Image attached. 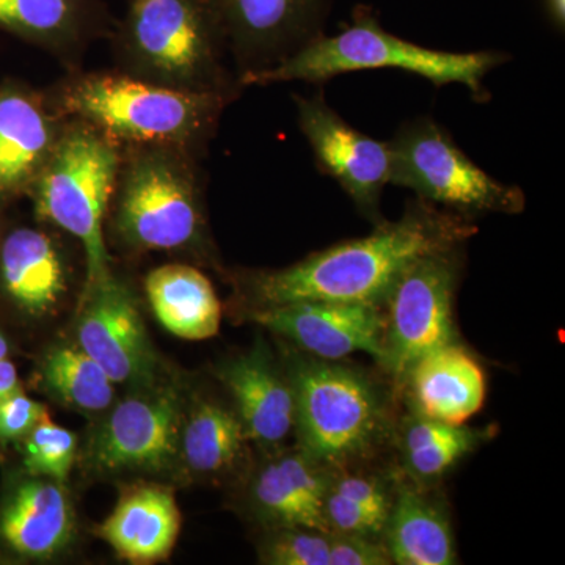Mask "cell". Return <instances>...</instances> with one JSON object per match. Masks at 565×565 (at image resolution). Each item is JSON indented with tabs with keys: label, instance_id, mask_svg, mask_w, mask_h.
Instances as JSON below:
<instances>
[{
	"label": "cell",
	"instance_id": "cell-16",
	"mask_svg": "<svg viewBox=\"0 0 565 565\" xmlns=\"http://www.w3.org/2000/svg\"><path fill=\"white\" fill-rule=\"evenodd\" d=\"M115 20L104 0H0V31L79 70L95 41L109 39Z\"/></svg>",
	"mask_w": 565,
	"mask_h": 565
},
{
	"label": "cell",
	"instance_id": "cell-18",
	"mask_svg": "<svg viewBox=\"0 0 565 565\" xmlns=\"http://www.w3.org/2000/svg\"><path fill=\"white\" fill-rule=\"evenodd\" d=\"M403 384L415 414L446 424H463L486 401V374L462 345H441L408 370Z\"/></svg>",
	"mask_w": 565,
	"mask_h": 565
},
{
	"label": "cell",
	"instance_id": "cell-23",
	"mask_svg": "<svg viewBox=\"0 0 565 565\" xmlns=\"http://www.w3.org/2000/svg\"><path fill=\"white\" fill-rule=\"evenodd\" d=\"M145 291L159 322L184 340L200 341L217 334L222 307L214 286L189 264H166L152 269Z\"/></svg>",
	"mask_w": 565,
	"mask_h": 565
},
{
	"label": "cell",
	"instance_id": "cell-30",
	"mask_svg": "<svg viewBox=\"0 0 565 565\" xmlns=\"http://www.w3.org/2000/svg\"><path fill=\"white\" fill-rule=\"evenodd\" d=\"M323 522H326L327 533L367 535V537L379 539L384 534L386 525L384 516L374 514L355 501L334 492L330 486L323 500Z\"/></svg>",
	"mask_w": 565,
	"mask_h": 565
},
{
	"label": "cell",
	"instance_id": "cell-19",
	"mask_svg": "<svg viewBox=\"0 0 565 565\" xmlns=\"http://www.w3.org/2000/svg\"><path fill=\"white\" fill-rule=\"evenodd\" d=\"M0 282L22 310L47 313L68 289L65 259L57 243L43 230H13L0 245Z\"/></svg>",
	"mask_w": 565,
	"mask_h": 565
},
{
	"label": "cell",
	"instance_id": "cell-32",
	"mask_svg": "<svg viewBox=\"0 0 565 565\" xmlns=\"http://www.w3.org/2000/svg\"><path fill=\"white\" fill-rule=\"evenodd\" d=\"M330 489L363 505L367 511L388 519L393 498L390 497L385 486L379 479L367 478L363 475L332 476Z\"/></svg>",
	"mask_w": 565,
	"mask_h": 565
},
{
	"label": "cell",
	"instance_id": "cell-22",
	"mask_svg": "<svg viewBox=\"0 0 565 565\" xmlns=\"http://www.w3.org/2000/svg\"><path fill=\"white\" fill-rule=\"evenodd\" d=\"M73 526L68 497L51 481L24 482L0 514V535L22 556H54L68 544Z\"/></svg>",
	"mask_w": 565,
	"mask_h": 565
},
{
	"label": "cell",
	"instance_id": "cell-8",
	"mask_svg": "<svg viewBox=\"0 0 565 565\" xmlns=\"http://www.w3.org/2000/svg\"><path fill=\"white\" fill-rule=\"evenodd\" d=\"M390 184L411 189L424 202L470 218L525 211V192L490 177L433 118L405 122L390 140Z\"/></svg>",
	"mask_w": 565,
	"mask_h": 565
},
{
	"label": "cell",
	"instance_id": "cell-13",
	"mask_svg": "<svg viewBox=\"0 0 565 565\" xmlns=\"http://www.w3.org/2000/svg\"><path fill=\"white\" fill-rule=\"evenodd\" d=\"M182 433L180 396L154 390L122 401L88 445L96 470H161L177 457Z\"/></svg>",
	"mask_w": 565,
	"mask_h": 565
},
{
	"label": "cell",
	"instance_id": "cell-5",
	"mask_svg": "<svg viewBox=\"0 0 565 565\" xmlns=\"http://www.w3.org/2000/svg\"><path fill=\"white\" fill-rule=\"evenodd\" d=\"M508 62L503 52H448L419 46L386 32L375 14L359 7L353 22L337 35H319L274 68L248 82L255 85L303 81L321 84L340 74L366 70H401L433 82L437 87L460 84L484 99L487 74Z\"/></svg>",
	"mask_w": 565,
	"mask_h": 565
},
{
	"label": "cell",
	"instance_id": "cell-21",
	"mask_svg": "<svg viewBox=\"0 0 565 565\" xmlns=\"http://www.w3.org/2000/svg\"><path fill=\"white\" fill-rule=\"evenodd\" d=\"M382 535L393 564H457L455 533L444 505L416 486H399Z\"/></svg>",
	"mask_w": 565,
	"mask_h": 565
},
{
	"label": "cell",
	"instance_id": "cell-9",
	"mask_svg": "<svg viewBox=\"0 0 565 565\" xmlns=\"http://www.w3.org/2000/svg\"><path fill=\"white\" fill-rule=\"evenodd\" d=\"M463 245L427 253L399 275L384 305V367L404 382L427 352L456 343L455 297Z\"/></svg>",
	"mask_w": 565,
	"mask_h": 565
},
{
	"label": "cell",
	"instance_id": "cell-6",
	"mask_svg": "<svg viewBox=\"0 0 565 565\" xmlns=\"http://www.w3.org/2000/svg\"><path fill=\"white\" fill-rule=\"evenodd\" d=\"M122 148L88 122L68 118L51 158L33 182L39 221L76 237L85 253V289L111 273L104 223L117 184Z\"/></svg>",
	"mask_w": 565,
	"mask_h": 565
},
{
	"label": "cell",
	"instance_id": "cell-20",
	"mask_svg": "<svg viewBox=\"0 0 565 565\" xmlns=\"http://www.w3.org/2000/svg\"><path fill=\"white\" fill-rule=\"evenodd\" d=\"M181 515L173 493L147 486L121 498L99 527V535L125 559L151 564L166 559L180 534Z\"/></svg>",
	"mask_w": 565,
	"mask_h": 565
},
{
	"label": "cell",
	"instance_id": "cell-28",
	"mask_svg": "<svg viewBox=\"0 0 565 565\" xmlns=\"http://www.w3.org/2000/svg\"><path fill=\"white\" fill-rule=\"evenodd\" d=\"M76 435L51 423L50 418L25 435L24 467L32 476H43L63 482L76 459Z\"/></svg>",
	"mask_w": 565,
	"mask_h": 565
},
{
	"label": "cell",
	"instance_id": "cell-37",
	"mask_svg": "<svg viewBox=\"0 0 565 565\" xmlns=\"http://www.w3.org/2000/svg\"><path fill=\"white\" fill-rule=\"evenodd\" d=\"M0 203H2V202H0Z\"/></svg>",
	"mask_w": 565,
	"mask_h": 565
},
{
	"label": "cell",
	"instance_id": "cell-11",
	"mask_svg": "<svg viewBox=\"0 0 565 565\" xmlns=\"http://www.w3.org/2000/svg\"><path fill=\"white\" fill-rule=\"evenodd\" d=\"M297 122L313 150L319 170L333 178L356 210L377 225L381 200L392 180V148L352 128L327 104L322 93L294 96Z\"/></svg>",
	"mask_w": 565,
	"mask_h": 565
},
{
	"label": "cell",
	"instance_id": "cell-26",
	"mask_svg": "<svg viewBox=\"0 0 565 565\" xmlns=\"http://www.w3.org/2000/svg\"><path fill=\"white\" fill-rule=\"evenodd\" d=\"M43 381L57 399L81 411H104L114 401V382L82 349L58 348L47 353Z\"/></svg>",
	"mask_w": 565,
	"mask_h": 565
},
{
	"label": "cell",
	"instance_id": "cell-4",
	"mask_svg": "<svg viewBox=\"0 0 565 565\" xmlns=\"http://www.w3.org/2000/svg\"><path fill=\"white\" fill-rule=\"evenodd\" d=\"M200 156L169 145L122 148L106 221L134 252L196 248L204 241Z\"/></svg>",
	"mask_w": 565,
	"mask_h": 565
},
{
	"label": "cell",
	"instance_id": "cell-33",
	"mask_svg": "<svg viewBox=\"0 0 565 565\" xmlns=\"http://www.w3.org/2000/svg\"><path fill=\"white\" fill-rule=\"evenodd\" d=\"M46 416L43 405L29 399L21 392L13 393L0 405V438L17 440L25 437Z\"/></svg>",
	"mask_w": 565,
	"mask_h": 565
},
{
	"label": "cell",
	"instance_id": "cell-17",
	"mask_svg": "<svg viewBox=\"0 0 565 565\" xmlns=\"http://www.w3.org/2000/svg\"><path fill=\"white\" fill-rule=\"evenodd\" d=\"M218 375L236 401L248 440L275 446L296 429L291 381L278 370L264 344L223 364Z\"/></svg>",
	"mask_w": 565,
	"mask_h": 565
},
{
	"label": "cell",
	"instance_id": "cell-35",
	"mask_svg": "<svg viewBox=\"0 0 565 565\" xmlns=\"http://www.w3.org/2000/svg\"><path fill=\"white\" fill-rule=\"evenodd\" d=\"M545 13L548 21L557 29L564 31L565 0H544Z\"/></svg>",
	"mask_w": 565,
	"mask_h": 565
},
{
	"label": "cell",
	"instance_id": "cell-7",
	"mask_svg": "<svg viewBox=\"0 0 565 565\" xmlns=\"http://www.w3.org/2000/svg\"><path fill=\"white\" fill-rule=\"evenodd\" d=\"M289 381L296 401L300 449L338 467L373 451L388 433V405L370 375L321 359L292 360Z\"/></svg>",
	"mask_w": 565,
	"mask_h": 565
},
{
	"label": "cell",
	"instance_id": "cell-25",
	"mask_svg": "<svg viewBox=\"0 0 565 565\" xmlns=\"http://www.w3.org/2000/svg\"><path fill=\"white\" fill-rule=\"evenodd\" d=\"M182 455L196 473L232 470L243 457L245 435L239 416L221 404L202 403L182 426Z\"/></svg>",
	"mask_w": 565,
	"mask_h": 565
},
{
	"label": "cell",
	"instance_id": "cell-36",
	"mask_svg": "<svg viewBox=\"0 0 565 565\" xmlns=\"http://www.w3.org/2000/svg\"><path fill=\"white\" fill-rule=\"evenodd\" d=\"M9 355V344H7L6 338L0 334V360H6Z\"/></svg>",
	"mask_w": 565,
	"mask_h": 565
},
{
	"label": "cell",
	"instance_id": "cell-14",
	"mask_svg": "<svg viewBox=\"0 0 565 565\" xmlns=\"http://www.w3.org/2000/svg\"><path fill=\"white\" fill-rule=\"evenodd\" d=\"M250 318L315 359L373 355L384 366V308L366 303L294 302L258 307Z\"/></svg>",
	"mask_w": 565,
	"mask_h": 565
},
{
	"label": "cell",
	"instance_id": "cell-2",
	"mask_svg": "<svg viewBox=\"0 0 565 565\" xmlns=\"http://www.w3.org/2000/svg\"><path fill=\"white\" fill-rule=\"evenodd\" d=\"M115 70L174 90H244L212 0H128L109 36Z\"/></svg>",
	"mask_w": 565,
	"mask_h": 565
},
{
	"label": "cell",
	"instance_id": "cell-24",
	"mask_svg": "<svg viewBox=\"0 0 565 565\" xmlns=\"http://www.w3.org/2000/svg\"><path fill=\"white\" fill-rule=\"evenodd\" d=\"M489 435L484 429L435 422L414 412L401 429L405 470L416 481L440 478Z\"/></svg>",
	"mask_w": 565,
	"mask_h": 565
},
{
	"label": "cell",
	"instance_id": "cell-10",
	"mask_svg": "<svg viewBox=\"0 0 565 565\" xmlns=\"http://www.w3.org/2000/svg\"><path fill=\"white\" fill-rule=\"evenodd\" d=\"M241 84L285 62L323 33L332 0H212Z\"/></svg>",
	"mask_w": 565,
	"mask_h": 565
},
{
	"label": "cell",
	"instance_id": "cell-1",
	"mask_svg": "<svg viewBox=\"0 0 565 565\" xmlns=\"http://www.w3.org/2000/svg\"><path fill=\"white\" fill-rule=\"evenodd\" d=\"M478 232L473 218L416 200L396 222L382 221L359 239L311 253L302 262L252 275L256 307L294 302L384 305L390 289L415 259L465 245Z\"/></svg>",
	"mask_w": 565,
	"mask_h": 565
},
{
	"label": "cell",
	"instance_id": "cell-3",
	"mask_svg": "<svg viewBox=\"0 0 565 565\" xmlns=\"http://www.w3.org/2000/svg\"><path fill=\"white\" fill-rule=\"evenodd\" d=\"M63 117L77 118L118 147L169 145L203 158L233 99L174 90L120 71H68L47 88Z\"/></svg>",
	"mask_w": 565,
	"mask_h": 565
},
{
	"label": "cell",
	"instance_id": "cell-34",
	"mask_svg": "<svg viewBox=\"0 0 565 565\" xmlns=\"http://www.w3.org/2000/svg\"><path fill=\"white\" fill-rule=\"evenodd\" d=\"M17 392H20L17 367L7 360H0V405Z\"/></svg>",
	"mask_w": 565,
	"mask_h": 565
},
{
	"label": "cell",
	"instance_id": "cell-31",
	"mask_svg": "<svg viewBox=\"0 0 565 565\" xmlns=\"http://www.w3.org/2000/svg\"><path fill=\"white\" fill-rule=\"evenodd\" d=\"M330 565L393 564L384 539L329 533Z\"/></svg>",
	"mask_w": 565,
	"mask_h": 565
},
{
	"label": "cell",
	"instance_id": "cell-27",
	"mask_svg": "<svg viewBox=\"0 0 565 565\" xmlns=\"http://www.w3.org/2000/svg\"><path fill=\"white\" fill-rule=\"evenodd\" d=\"M256 508L278 527L302 526L326 531L323 516L303 500L280 460L264 465L253 482Z\"/></svg>",
	"mask_w": 565,
	"mask_h": 565
},
{
	"label": "cell",
	"instance_id": "cell-15",
	"mask_svg": "<svg viewBox=\"0 0 565 565\" xmlns=\"http://www.w3.org/2000/svg\"><path fill=\"white\" fill-rule=\"evenodd\" d=\"M68 118L47 90L25 82H0V202L28 195Z\"/></svg>",
	"mask_w": 565,
	"mask_h": 565
},
{
	"label": "cell",
	"instance_id": "cell-29",
	"mask_svg": "<svg viewBox=\"0 0 565 565\" xmlns=\"http://www.w3.org/2000/svg\"><path fill=\"white\" fill-rule=\"evenodd\" d=\"M273 565H330L329 533L313 527H278L263 548Z\"/></svg>",
	"mask_w": 565,
	"mask_h": 565
},
{
	"label": "cell",
	"instance_id": "cell-12",
	"mask_svg": "<svg viewBox=\"0 0 565 565\" xmlns=\"http://www.w3.org/2000/svg\"><path fill=\"white\" fill-rule=\"evenodd\" d=\"M77 340L82 351L99 363L114 384L147 388L154 381V351L136 296L114 273L85 289Z\"/></svg>",
	"mask_w": 565,
	"mask_h": 565
}]
</instances>
